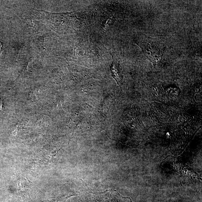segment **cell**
I'll return each mask as SVG.
<instances>
[{
  "label": "cell",
  "instance_id": "obj_1",
  "mask_svg": "<svg viewBox=\"0 0 202 202\" xmlns=\"http://www.w3.org/2000/svg\"><path fill=\"white\" fill-rule=\"evenodd\" d=\"M138 45L146 58L153 63L154 66H156L160 61L161 56L159 47L147 41L141 42Z\"/></svg>",
  "mask_w": 202,
  "mask_h": 202
},
{
  "label": "cell",
  "instance_id": "obj_3",
  "mask_svg": "<svg viewBox=\"0 0 202 202\" xmlns=\"http://www.w3.org/2000/svg\"><path fill=\"white\" fill-rule=\"evenodd\" d=\"M2 105H3V102H2V98L0 97V114L2 112Z\"/></svg>",
  "mask_w": 202,
  "mask_h": 202
},
{
  "label": "cell",
  "instance_id": "obj_2",
  "mask_svg": "<svg viewBox=\"0 0 202 202\" xmlns=\"http://www.w3.org/2000/svg\"><path fill=\"white\" fill-rule=\"evenodd\" d=\"M110 70L112 76L115 79L118 84L119 85L122 78L121 72L119 64L116 62L113 57V62L110 66Z\"/></svg>",
  "mask_w": 202,
  "mask_h": 202
}]
</instances>
